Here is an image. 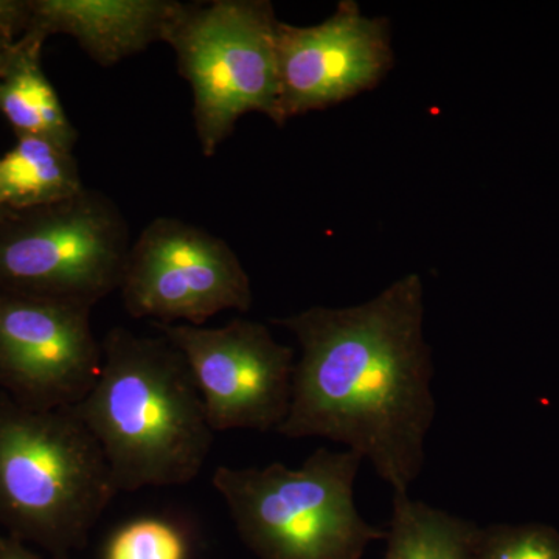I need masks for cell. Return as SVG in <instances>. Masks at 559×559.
Returning a JSON list of instances; mask_svg holds the SVG:
<instances>
[{"mask_svg": "<svg viewBox=\"0 0 559 559\" xmlns=\"http://www.w3.org/2000/svg\"><path fill=\"white\" fill-rule=\"evenodd\" d=\"M425 312L423 280L407 274L355 307L271 319L296 336L301 352L277 433L344 444L393 495L409 492L425 468L437 414Z\"/></svg>", "mask_w": 559, "mask_h": 559, "instance_id": "cell-1", "label": "cell"}, {"mask_svg": "<svg viewBox=\"0 0 559 559\" xmlns=\"http://www.w3.org/2000/svg\"><path fill=\"white\" fill-rule=\"evenodd\" d=\"M100 377L76 404L119 492L180 487L200 476L215 430L182 352L160 336L112 329Z\"/></svg>", "mask_w": 559, "mask_h": 559, "instance_id": "cell-2", "label": "cell"}, {"mask_svg": "<svg viewBox=\"0 0 559 559\" xmlns=\"http://www.w3.org/2000/svg\"><path fill=\"white\" fill-rule=\"evenodd\" d=\"M119 495L76 406L31 409L0 390V525L68 559Z\"/></svg>", "mask_w": 559, "mask_h": 559, "instance_id": "cell-3", "label": "cell"}, {"mask_svg": "<svg viewBox=\"0 0 559 559\" xmlns=\"http://www.w3.org/2000/svg\"><path fill=\"white\" fill-rule=\"evenodd\" d=\"M362 462L353 451L318 448L299 468L219 466L212 484L260 559H362L371 543L388 536L356 507Z\"/></svg>", "mask_w": 559, "mask_h": 559, "instance_id": "cell-4", "label": "cell"}, {"mask_svg": "<svg viewBox=\"0 0 559 559\" xmlns=\"http://www.w3.org/2000/svg\"><path fill=\"white\" fill-rule=\"evenodd\" d=\"M280 21L267 0L183 3L165 44L193 92V121L205 157H213L245 114L278 124Z\"/></svg>", "mask_w": 559, "mask_h": 559, "instance_id": "cell-5", "label": "cell"}, {"mask_svg": "<svg viewBox=\"0 0 559 559\" xmlns=\"http://www.w3.org/2000/svg\"><path fill=\"white\" fill-rule=\"evenodd\" d=\"M130 248L121 210L86 187L0 221V290L92 310L120 289Z\"/></svg>", "mask_w": 559, "mask_h": 559, "instance_id": "cell-6", "label": "cell"}, {"mask_svg": "<svg viewBox=\"0 0 559 559\" xmlns=\"http://www.w3.org/2000/svg\"><path fill=\"white\" fill-rule=\"evenodd\" d=\"M124 310L153 323L202 326L221 311L248 312L253 293L237 253L216 235L160 216L131 242L120 285Z\"/></svg>", "mask_w": 559, "mask_h": 559, "instance_id": "cell-7", "label": "cell"}, {"mask_svg": "<svg viewBox=\"0 0 559 559\" xmlns=\"http://www.w3.org/2000/svg\"><path fill=\"white\" fill-rule=\"evenodd\" d=\"M153 325L186 356L215 432H277L289 414L296 355L266 325L249 319L216 329Z\"/></svg>", "mask_w": 559, "mask_h": 559, "instance_id": "cell-8", "label": "cell"}, {"mask_svg": "<svg viewBox=\"0 0 559 559\" xmlns=\"http://www.w3.org/2000/svg\"><path fill=\"white\" fill-rule=\"evenodd\" d=\"M91 311L0 290V390L40 411L86 399L103 366Z\"/></svg>", "mask_w": 559, "mask_h": 559, "instance_id": "cell-9", "label": "cell"}, {"mask_svg": "<svg viewBox=\"0 0 559 559\" xmlns=\"http://www.w3.org/2000/svg\"><path fill=\"white\" fill-rule=\"evenodd\" d=\"M277 60L283 127L374 90L393 66L390 21L366 16L355 0H342L329 20L310 27L280 21Z\"/></svg>", "mask_w": 559, "mask_h": 559, "instance_id": "cell-10", "label": "cell"}, {"mask_svg": "<svg viewBox=\"0 0 559 559\" xmlns=\"http://www.w3.org/2000/svg\"><path fill=\"white\" fill-rule=\"evenodd\" d=\"M27 32L46 39L70 36L102 68L164 43L178 0H31Z\"/></svg>", "mask_w": 559, "mask_h": 559, "instance_id": "cell-11", "label": "cell"}, {"mask_svg": "<svg viewBox=\"0 0 559 559\" xmlns=\"http://www.w3.org/2000/svg\"><path fill=\"white\" fill-rule=\"evenodd\" d=\"M46 39L32 33L11 47L7 68L0 75V114L16 135H35L73 151L79 132L62 108L53 84L40 62Z\"/></svg>", "mask_w": 559, "mask_h": 559, "instance_id": "cell-12", "label": "cell"}, {"mask_svg": "<svg viewBox=\"0 0 559 559\" xmlns=\"http://www.w3.org/2000/svg\"><path fill=\"white\" fill-rule=\"evenodd\" d=\"M86 189L73 151L35 135H16L0 157V201L11 212L44 207Z\"/></svg>", "mask_w": 559, "mask_h": 559, "instance_id": "cell-13", "label": "cell"}, {"mask_svg": "<svg viewBox=\"0 0 559 559\" xmlns=\"http://www.w3.org/2000/svg\"><path fill=\"white\" fill-rule=\"evenodd\" d=\"M476 522L437 509L409 492L393 495L384 559H474Z\"/></svg>", "mask_w": 559, "mask_h": 559, "instance_id": "cell-14", "label": "cell"}, {"mask_svg": "<svg viewBox=\"0 0 559 559\" xmlns=\"http://www.w3.org/2000/svg\"><path fill=\"white\" fill-rule=\"evenodd\" d=\"M189 550L186 533L175 522L146 516L117 528L103 559H189Z\"/></svg>", "mask_w": 559, "mask_h": 559, "instance_id": "cell-15", "label": "cell"}, {"mask_svg": "<svg viewBox=\"0 0 559 559\" xmlns=\"http://www.w3.org/2000/svg\"><path fill=\"white\" fill-rule=\"evenodd\" d=\"M474 559H559V530L540 522L488 525Z\"/></svg>", "mask_w": 559, "mask_h": 559, "instance_id": "cell-16", "label": "cell"}, {"mask_svg": "<svg viewBox=\"0 0 559 559\" xmlns=\"http://www.w3.org/2000/svg\"><path fill=\"white\" fill-rule=\"evenodd\" d=\"M31 0H0V53H5L27 32Z\"/></svg>", "mask_w": 559, "mask_h": 559, "instance_id": "cell-17", "label": "cell"}, {"mask_svg": "<svg viewBox=\"0 0 559 559\" xmlns=\"http://www.w3.org/2000/svg\"><path fill=\"white\" fill-rule=\"evenodd\" d=\"M0 559H39L14 536L0 535Z\"/></svg>", "mask_w": 559, "mask_h": 559, "instance_id": "cell-18", "label": "cell"}, {"mask_svg": "<svg viewBox=\"0 0 559 559\" xmlns=\"http://www.w3.org/2000/svg\"><path fill=\"white\" fill-rule=\"evenodd\" d=\"M10 50H7L5 53H0V75H2L3 70H5L7 68V61H9Z\"/></svg>", "mask_w": 559, "mask_h": 559, "instance_id": "cell-19", "label": "cell"}, {"mask_svg": "<svg viewBox=\"0 0 559 559\" xmlns=\"http://www.w3.org/2000/svg\"><path fill=\"white\" fill-rule=\"evenodd\" d=\"M11 210L7 209L5 205H3V202L0 201V221L5 219L7 216L11 215Z\"/></svg>", "mask_w": 559, "mask_h": 559, "instance_id": "cell-20", "label": "cell"}]
</instances>
